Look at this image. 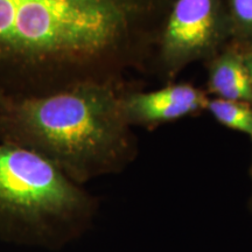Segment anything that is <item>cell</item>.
<instances>
[{
  "label": "cell",
  "instance_id": "cell-7",
  "mask_svg": "<svg viewBox=\"0 0 252 252\" xmlns=\"http://www.w3.org/2000/svg\"><path fill=\"white\" fill-rule=\"evenodd\" d=\"M206 111L216 122L230 130L237 131L252 140V105L239 100H229L209 97Z\"/></svg>",
  "mask_w": 252,
  "mask_h": 252
},
{
  "label": "cell",
  "instance_id": "cell-4",
  "mask_svg": "<svg viewBox=\"0 0 252 252\" xmlns=\"http://www.w3.org/2000/svg\"><path fill=\"white\" fill-rule=\"evenodd\" d=\"M231 40L225 0H173L160 28L151 69L171 81L207 62Z\"/></svg>",
  "mask_w": 252,
  "mask_h": 252
},
{
  "label": "cell",
  "instance_id": "cell-1",
  "mask_svg": "<svg viewBox=\"0 0 252 252\" xmlns=\"http://www.w3.org/2000/svg\"><path fill=\"white\" fill-rule=\"evenodd\" d=\"M173 0H0V94L127 84L151 69Z\"/></svg>",
  "mask_w": 252,
  "mask_h": 252
},
{
  "label": "cell",
  "instance_id": "cell-3",
  "mask_svg": "<svg viewBox=\"0 0 252 252\" xmlns=\"http://www.w3.org/2000/svg\"><path fill=\"white\" fill-rule=\"evenodd\" d=\"M98 200L39 154L0 143V238L59 249L93 224Z\"/></svg>",
  "mask_w": 252,
  "mask_h": 252
},
{
  "label": "cell",
  "instance_id": "cell-2",
  "mask_svg": "<svg viewBox=\"0 0 252 252\" xmlns=\"http://www.w3.org/2000/svg\"><path fill=\"white\" fill-rule=\"evenodd\" d=\"M128 87L83 83L43 96L0 94V143L39 154L80 186L118 174L139 151L122 109Z\"/></svg>",
  "mask_w": 252,
  "mask_h": 252
},
{
  "label": "cell",
  "instance_id": "cell-6",
  "mask_svg": "<svg viewBox=\"0 0 252 252\" xmlns=\"http://www.w3.org/2000/svg\"><path fill=\"white\" fill-rule=\"evenodd\" d=\"M206 64L208 93L213 97L252 105V82L238 47L229 43Z\"/></svg>",
  "mask_w": 252,
  "mask_h": 252
},
{
  "label": "cell",
  "instance_id": "cell-9",
  "mask_svg": "<svg viewBox=\"0 0 252 252\" xmlns=\"http://www.w3.org/2000/svg\"><path fill=\"white\" fill-rule=\"evenodd\" d=\"M251 181H252V165H251ZM251 207H252V194H251Z\"/></svg>",
  "mask_w": 252,
  "mask_h": 252
},
{
  "label": "cell",
  "instance_id": "cell-5",
  "mask_svg": "<svg viewBox=\"0 0 252 252\" xmlns=\"http://www.w3.org/2000/svg\"><path fill=\"white\" fill-rule=\"evenodd\" d=\"M209 96L189 83H169L143 91L128 87L122 93V109L131 127L152 130L204 111Z\"/></svg>",
  "mask_w": 252,
  "mask_h": 252
},
{
  "label": "cell",
  "instance_id": "cell-8",
  "mask_svg": "<svg viewBox=\"0 0 252 252\" xmlns=\"http://www.w3.org/2000/svg\"><path fill=\"white\" fill-rule=\"evenodd\" d=\"M230 21V43L241 50L252 49V0H225Z\"/></svg>",
  "mask_w": 252,
  "mask_h": 252
}]
</instances>
